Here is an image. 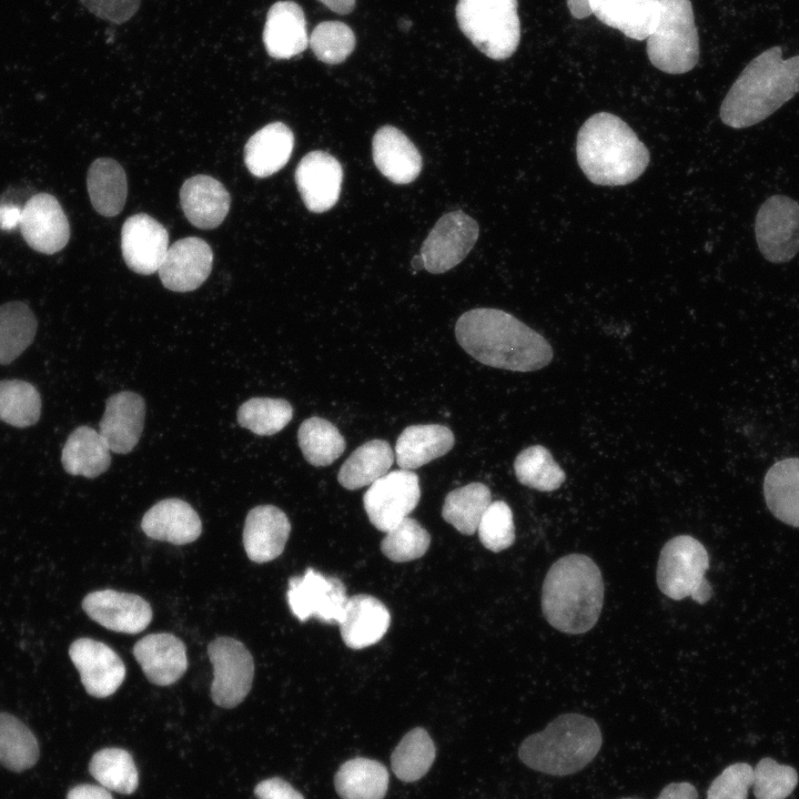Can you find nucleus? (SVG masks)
Here are the masks:
<instances>
[{"label": "nucleus", "mask_w": 799, "mask_h": 799, "mask_svg": "<svg viewBox=\"0 0 799 799\" xmlns=\"http://www.w3.org/2000/svg\"><path fill=\"white\" fill-rule=\"evenodd\" d=\"M567 6L576 19H584L593 13L589 0H567Z\"/></svg>", "instance_id": "nucleus-55"}, {"label": "nucleus", "mask_w": 799, "mask_h": 799, "mask_svg": "<svg viewBox=\"0 0 799 799\" xmlns=\"http://www.w3.org/2000/svg\"><path fill=\"white\" fill-rule=\"evenodd\" d=\"M490 503L489 488L483 483H471L446 495L442 516L459 533L473 535Z\"/></svg>", "instance_id": "nucleus-36"}, {"label": "nucleus", "mask_w": 799, "mask_h": 799, "mask_svg": "<svg viewBox=\"0 0 799 799\" xmlns=\"http://www.w3.org/2000/svg\"><path fill=\"white\" fill-rule=\"evenodd\" d=\"M266 52L274 59H291L309 45L306 20L294 1H277L267 11L263 30Z\"/></svg>", "instance_id": "nucleus-23"}, {"label": "nucleus", "mask_w": 799, "mask_h": 799, "mask_svg": "<svg viewBox=\"0 0 799 799\" xmlns=\"http://www.w3.org/2000/svg\"><path fill=\"white\" fill-rule=\"evenodd\" d=\"M355 43L353 30L341 21H323L309 37V45L315 57L328 64H338L346 60Z\"/></svg>", "instance_id": "nucleus-46"}, {"label": "nucleus", "mask_w": 799, "mask_h": 799, "mask_svg": "<svg viewBox=\"0 0 799 799\" xmlns=\"http://www.w3.org/2000/svg\"><path fill=\"white\" fill-rule=\"evenodd\" d=\"M133 655L144 675L154 685L169 686L188 669L185 645L172 634H150L135 643Z\"/></svg>", "instance_id": "nucleus-22"}, {"label": "nucleus", "mask_w": 799, "mask_h": 799, "mask_svg": "<svg viewBox=\"0 0 799 799\" xmlns=\"http://www.w3.org/2000/svg\"><path fill=\"white\" fill-rule=\"evenodd\" d=\"M21 209L16 206L0 208V227L11 230L19 225Z\"/></svg>", "instance_id": "nucleus-54"}, {"label": "nucleus", "mask_w": 799, "mask_h": 799, "mask_svg": "<svg viewBox=\"0 0 799 799\" xmlns=\"http://www.w3.org/2000/svg\"><path fill=\"white\" fill-rule=\"evenodd\" d=\"M41 415V396L30 383L0 381V419L16 427L36 424Z\"/></svg>", "instance_id": "nucleus-43"}, {"label": "nucleus", "mask_w": 799, "mask_h": 799, "mask_svg": "<svg viewBox=\"0 0 799 799\" xmlns=\"http://www.w3.org/2000/svg\"><path fill=\"white\" fill-rule=\"evenodd\" d=\"M69 655L87 692L97 698L114 694L125 678V666L105 644L92 638L74 640Z\"/></svg>", "instance_id": "nucleus-15"}, {"label": "nucleus", "mask_w": 799, "mask_h": 799, "mask_svg": "<svg viewBox=\"0 0 799 799\" xmlns=\"http://www.w3.org/2000/svg\"><path fill=\"white\" fill-rule=\"evenodd\" d=\"M435 745L423 728L408 731L394 749L391 757L392 770L404 782L421 779L435 759Z\"/></svg>", "instance_id": "nucleus-39"}, {"label": "nucleus", "mask_w": 799, "mask_h": 799, "mask_svg": "<svg viewBox=\"0 0 799 799\" xmlns=\"http://www.w3.org/2000/svg\"><path fill=\"white\" fill-rule=\"evenodd\" d=\"M291 523L283 510L273 505L252 508L244 523L243 546L247 557L257 564L277 558L284 550Z\"/></svg>", "instance_id": "nucleus-21"}, {"label": "nucleus", "mask_w": 799, "mask_h": 799, "mask_svg": "<svg viewBox=\"0 0 799 799\" xmlns=\"http://www.w3.org/2000/svg\"><path fill=\"white\" fill-rule=\"evenodd\" d=\"M411 265H412V267H413L415 271H419V270H422V269H425V264H424V260H423L422 255H421V254H419V255H415V256L412 259Z\"/></svg>", "instance_id": "nucleus-57"}, {"label": "nucleus", "mask_w": 799, "mask_h": 799, "mask_svg": "<svg viewBox=\"0 0 799 799\" xmlns=\"http://www.w3.org/2000/svg\"><path fill=\"white\" fill-rule=\"evenodd\" d=\"M799 92V55L782 58L772 47L752 59L726 94L721 121L734 129L758 124Z\"/></svg>", "instance_id": "nucleus-2"}, {"label": "nucleus", "mask_w": 799, "mask_h": 799, "mask_svg": "<svg viewBox=\"0 0 799 799\" xmlns=\"http://www.w3.org/2000/svg\"><path fill=\"white\" fill-rule=\"evenodd\" d=\"M94 16L113 23H123L140 8L141 0H80Z\"/></svg>", "instance_id": "nucleus-50"}, {"label": "nucleus", "mask_w": 799, "mask_h": 799, "mask_svg": "<svg viewBox=\"0 0 799 799\" xmlns=\"http://www.w3.org/2000/svg\"><path fill=\"white\" fill-rule=\"evenodd\" d=\"M91 776L100 786L130 795L139 785V773L131 755L121 748H104L93 755L89 765Z\"/></svg>", "instance_id": "nucleus-41"}, {"label": "nucleus", "mask_w": 799, "mask_h": 799, "mask_svg": "<svg viewBox=\"0 0 799 799\" xmlns=\"http://www.w3.org/2000/svg\"><path fill=\"white\" fill-rule=\"evenodd\" d=\"M87 188L91 204L99 214L114 216L122 211L128 184L125 172L115 160H94L88 171Z\"/></svg>", "instance_id": "nucleus-33"}, {"label": "nucleus", "mask_w": 799, "mask_h": 799, "mask_svg": "<svg viewBox=\"0 0 799 799\" xmlns=\"http://www.w3.org/2000/svg\"><path fill=\"white\" fill-rule=\"evenodd\" d=\"M18 226L26 243L43 254L61 251L70 239L68 218L49 193H37L26 202Z\"/></svg>", "instance_id": "nucleus-14"}, {"label": "nucleus", "mask_w": 799, "mask_h": 799, "mask_svg": "<svg viewBox=\"0 0 799 799\" xmlns=\"http://www.w3.org/2000/svg\"><path fill=\"white\" fill-rule=\"evenodd\" d=\"M286 598L292 614L301 621L315 617L334 625L341 621L348 597L340 578L307 568L290 578Z\"/></svg>", "instance_id": "nucleus-12"}, {"label": "nucleus", "mask_w": 799, "mask_h": 799, "mask_svg": "<svg viewBox=\"0 0 799 799\" xmlns=\"http://www.w3.org/2000/svg\"><path fill=\"white\" fill-rule=\"evenodd\" d=\"M37 318L23 302L0 305V364L13 362L33 342Z\"/></svg>", "instance_id": "nucleus-37"}, {"label": "nucleus", "mask_w": 799, "mask_h": 799, "mask_svg": "<svg viewBox=\"0 0 799 799\" xmlns=\"http://www.w3.org/2000/svg\"><path fill=\"white\" fill-rule=\"evenodd\" d=\"M67 799H113V797L100 785H79L70 789Z\"/></svg>", "instance_id": "nucleus-53"}, {"label": "nucleus", "mask_w": 799, "mask_h": 799, "mask_svg": "<svg viewBox=\"0 0 799 799\" xmlns=\"http://www.w3.org/2000/svg\"><path fill=\"white\" fill-rule=\"evenodd\" d=\"M752 783L754 768L747 762L732 763L712 780L707 799H747Z\"/></svg>", "instance_id": "nucleus-49"}, {"label": "nucleus", "mask_w": 799, "mask_h": 799, "mask_svg": "<svg viewBox=\"0 0 799 799\" xmlns=\"http://www.w3.org/2000/svg\"><path fill=\"white\" fill-rule=\"evenodd\" d=\"M141 528L152 539L185 545L199 538L202 523L190 504L179 498H166L143 515Z\"/></svg>", "instance_id": "nucleus-24"}, {"label": "nucleus", "mask_w": 799, "mask_h": 799, "mask_svg": "<svg viewBox=\"0 0 799 799\" xmlns=\"http://www.w3.org/2000/svg\"><path fill=\"white\" fill-rule=\"evenodd\" d=\"M213 666L211 698L223 708H234L251 690L254 677V661L251 653L239 640L218 637L208 646Z\"/></svg>", "instance_id": "nucleus-9"}, {"label": "nucleus", "mask_w": 799, "mask_h": 799, "mask_svg": "<svg viewBox=\"0 0 799 799\" xmlns=\"http://www.w3.org/2000/svg\"><path fill=\"white\" fill-rule=\"evenodd\" d=\"M453 432L439 424L407 426L395 445L397 465L403 469L418 468L444 456L454 446Z\"/></svg>", "instance_id": "nucleus-30"}, {"label": "nucleus", "mask_w": 799, "mask_h": 799, "mask_svg": "<svg viewBox=\"0 0 799 799\" xmlns=\"http://www.w3.org/2000/svg\"><path fill=\"white\" fill-rule=\"evenodd\" d=\"M394 453L388 442L372 439L357 447L341 466L337 481L346 489L373 484L388 473Z\"/></svg>", "instance_id": "nucleus-34"}, {"label": "nucleus", "mask_w": 799, "mask_h": 799, "mask_svg": "<svg viewBox=\"0 0 799 799\" xmlns=\"http://www.w3.org/2000/svg\"><path fill=\"white\" fill-rule=\"evenodd\" d=\"M212 264L211 246L200 237L190 236L169 246L158 272L166 289L190 292L208 279Z\"/></svg>", "instance_id": "nucleus-18"}, {"label": "nucleus", "mask_w": 799, "mask_h": 799, "mask_svg": "<svg viewBox=\"0 0 799 799\" xmlns=\"http://www.w3.org/2000/svg\"><path fill=\"white\" fill-rule=\"evenodd\" d=\"M477 533L487 549L498 553L515 540V525L510 507L503 500L492 502L483 514Z\"/></svg>", "instance_id": "nucleus-48"}, {"label": "nucleus", "mask_w": 799, "mask_h": 799, "mask_svg": "<svg viewBox=\"0 0 799 799\" xmlns=\"http://www.w3.org/2000/svg\"><path fill=\"white\" fill-rule=\"evenodd\" d=\"M455 336L478 362L514 372L537 371L550 363V344L512 314L497 309H473L459 316Z\"/></svg>", "instance_id": "nucleus-1"}, {"label": "nucleus", "mask_w": 799, "mask_h": 799, "mask_svg": "<svg viewBox=\"0 0 799 799\" xmlns=\"http://www.w3.org/2000/svg\"><path fill=\"white\" fill-rule=\"evenodd\" d=\"M421 497L418 476L408 469L391 471L370 485L363 496L370 522L388 532L414 510Z\"/></svg>", "instance_id": "nucleus-11"}, {"label": "nucleus", "mask_w": 799, "mask_h": 799, "mask_svg": "<svg viewBox=\"0 0 799 799\" xmlns=\"http://www.w3.org/2000/svg\"><path fill=\"white\" fill-rule=\"evenodd\" d=\"M478 231L476 221L463 211L444 214L422 245L425 269L439 274L456 266L474 246Z\"/></svg>", "instance_id": "nucleus-13"}, {"label": "nucleus", "mask_w": 799, "mask_h": 799, "mask_svg": "<svg viewBox=\"0 0 799 799\" xmlns=\"http://www.w3.org/2000/svg\"><path fill=\"white\" fill-rule=\"evenodd\" d=\"M763 496L776 518L799 528V457L778 461L768 469Z\"/></svg>", "instance_id": "nucleus-31"}, {"label": "nucleus", "mask_w": 799, "mask_h": 799, "mask_svg": "<svg viewBox=\"0 0 799 799\" xmlns=\"http://www.w3.org/2000/svg\"><path fill=\"white\" fill-rule=\"evenodd\" d=\"M334 783L342 799H383L388 788V771L376 760L358 757L340 767Z\"/></svg>", "instance_id": "nucleus-35"}, {"label": "nucleus", "mask_w": 799, "mask_h": 799, "mask_svg": "<svg viewBox=\"0 0 799 799\" xmlns=\"http://www.w3.org/2000/svg\"><path fill=\"white\" fill-rule=\"evenodd\" d=\"M708 568L709 556L705 546L690 535H678L666 542L660 550L657 586L671 599L691 597L705 604L712 595V588L705 578Z\"/></svg>", "instance_id": "nucleus-8"}, {"label": "nucleus", "mask_w": 799, "mask_h": 799, "mask_svg": "<svg viewBox=\"0 0 799 799\" xmlns=\"http://www.w3.org/2000/svg\"><path fill=\"white\" fill-rule=\"evenodd\" d=\"M330 10L338 14H347L353 11L355 7V0H318Z\"/></svg>", "instance_id": "nucleus-56"}, {"label": "nucleus", "mask_w": 799, "mask_h": 799, "mask_svg": "<svg viewBox=\"0 0 799 799\" xmlns=\"http://www.w3.org/2000/svg\"><path fill=\"white\" fill-rule=\"evenodd\" d=\"M254 793L257 799H304L287 781L277 777L257 783Z\"/></svg>", "instance_id": "nucleus-51"}, {"label": "nucleus", "mask_w": 799, "mask_h": 799, "mask_svg": "<svg viewBox=\"0 0 799 799\" xmlns=\"http://www.w3.org/2000/svg\"><path fill=\"white\" fill-rule=\"evenodd\" d=\"M429 544L428 532L417 520L406 517L386 532L381 549L388 559L404 563L422 557Z\"/></svg>", "instance_id": "nucleus-45"}, {"label": "nucleus", "mask_w": 799, "mask_h": 799, "mask_svg": "<svg viewBox=\"0 0 799 799\" xmlns=\"http://www.w3.org/2000/svg\"><path fill=\"white\" fill-rule=\"evenodd\" d=\"M596 18L634 40H645L659 17L658 0H589Z\"/></svg>", "instance_id": "nucleus-29"}, {"label": "nucleus", "mask_w": 799, "mask_h": 799, "mask_svg": "<svg viewBox=\"0 0 799 799\" xmlns=\"http://www.w3.org/2000/svg\"><path fill=\"white\" fill-rule=\"evenodd\" d=\"M755 235L767 261H790L799 252V203L787 195L769 196L757 212Z\"/></svg>", "instance_id": "nucleus-10"}, {"label": "nucleus", "mask_w": 799, "mask_h": 799, "mask_svg": "<svg viewBox=\"0 0 799 799\" xmlns=\"http://www.w3.org/2000/svg\"><path fill=\"white\" fill-rule=\"evenodd\" d=\"M455 14L461 31L488 58L505 60L516 51L517 0H458Z\"/></svg>", "instance_id": "nucleus-6"}, {"label": "nucleus", "mask_w": 799, "mask_h": 799, "mask_svg": "<svg viewBox=\"0 0 799 799\" xmlns=\"http://www.w3.org/2000/svg\"><path fill=\"white\" fill-rule=\"evenodd\" d=\"M343 180L340 162L323 151H312L302 158L295 170V183L311 212L322 213L335 205Z\"/></svg>", "instance_id": "nucleus-19"}, {"label": "nucleus", "mask_w": 799, "mask_h": 799, "mask_svg": "<svg viewBox=\"0 0 799 799\" xmlns=\"http://www.w3.org/2000/svg\"><path fill=\"white\" fill-rule=\"evenodd\" d=\"M657 799H698V792L689 782H671L660 791Z\"/></svg>", "instance_id": "nucleus-52"}, {"label": "nucleus", "mask_w": 799, "mask_h": 799, "mask_svg": "<svg viewBox=\"0 0 799 799\" xmlns=\"http://www.w3.org/2000/svg\"><path fill=\"white\" fill-rule=\"evenodd\" d=\"M297 442L307 463L313 466H328L345 449V439L330 421L313 416L299 427Z\"/></svg>", "instance_id": "nucleus-38"}, {"label": "nucleus", "mask_w": 799, "mask_h": 799, "mask_svg": "<svg viewBox=\"0 0 799 799\" xmlns=\"http://www.w3.org/2000/svg\"><path fill=\"white\" fill-rule=\"evenodd\" d=\"M514 471L520 484L540 492L556 490L566 479L563 468L542 445L522 451L515 458Z\"/></svg>", "instance_id": "nucleus-42"}, {"label": "nucleus", "mask_w": 799, "mask_h": 799, "mask_svg": "<svg viewBox=\"0 0 799 799\" xmlns=\"http://www.w3.org/2000/svg\"><path fill=\"white\" fill-rule=\"evenodd\" d=\"M38 757L39 746L31 730L14 716L0 712V763L19 772L31 768Z\"/></svg>", "instance_id": "nucleus-40"}, {"label": "nucleus", "mask_w": 799, "mask_h": 799, "mask_svg": "<svg viewBox=\"0 0 799 799\" xmlns=\"http://www.w3.org/2000/svg\"><path fill=\"white\" fill-rule=\"evenodd\" d=\"M372 155L380 172L396 184L413 182L422 170L418 150L402 131L391 125L376 131Z\"/></svg>", "instance_id": "nucleus-25"}, {"label": "nucleus", "mask_w": 799, "mask_h": 799, "mask_svg": "<svg viewBox=\"0 0 799 799\" xmlns=\"http://www.w3.org/2000/svg\"><path fill=\"white\" fill-rule=\"evenodd\" d=\"M82 608L92 620L118 633L139 634L152 620V608L145 599L113 589L88 594Z\"/></svg>", "instance_id": "nucleus-16"}, {"label": "nucleus", "mask_w": 799, "mask_h": 799, "mask_svg": "<svg viewBox=\"0 0 799 799\" xmlns=\"http://www.w3.org/2000/svg\"><path fill=\"white\" fill-rule=\"evenodd\" d=\"M604 580L598 566L581 554L557 559L542 587V610L555 629L577 635L597 623L604 603Z\"/></svg>", "instance_id": "nucleus-3"}, {"label": "nucleus", "mask_w": 799, "mask_h": 799, "mask_svg": "<svg viewBox=\"0 0 799 799\" xmlns=\"http://www.w3.org/2000/svg\"><path fill=\"white\" fill-rule=\"evenodd\" d=\"M601 744V731L595 720L580 714H564L524 739L518 757L533 770L562 777L585 768Z\"/></svg>", "instance_id": "nucleus-5"}, {"label": "nucleus", "mask_w": 799, "mask_h": 799, "mask_svg": "<svg viewBox=\"0 0 799 799\" xmlns=\"http://www.w3.org/2000/svg\"><path fill=\"white\" fill-rule=\"evenodd\" d=\"M798 785L797 770L776 760L762 758L754 769V793L756 799H786Z\"/></svg>", "instance_id": "nucleus-47"}, {"label": "nucleus", "mask_w": 799, "mask_h": 799, "mask_svg": "<svg viewBox=\"0 0 799 799\" xmlns=\"http://www.w3.org/2000/svg\"><path fill=\"white\" fill-rule=\"evenodd\" d=\"M181 208L196 227L214 229L229 213L231 198L224 185L209 175L188 179L180 190Z\"/></svg>", "instance_id": "nucleus-27"}, {"label": "nucleus", "mask_w": 799, "mask_h": 799, "mask_svg": "<svg viewBox=\"0 0 799 799\" xmlns=\"http://www.w3.org/2000/svg\"><path fill=\"white\" fill-rule=\"evenodd\" d=\"M577 161L586 178L598 185H625L649 164V152L633 129L608 112L591 115L576 141Z\"/></svg>", "instance_id": "nucleus-4"}, {"label": "nucleus", "mask_w": 799, "mask_h": 799, "mask_svg": "<svg viewBox=\"0 0 799 799\" xmlns=\"http://www.w3.org/2000/svg\"><path fill=\"white\" fill-rule=\"evenodd\" d=\"M111 449L102 435L92 427L80 426L68 437L61 454L67 473L93 478L111 463Z\"/></svg>", "instance_id": "nucleus-32"}, {"label": "nucleus", "mask_w": 799, "mask_h": 799, "mask_svg": "<svg viewBox=\"0 0 799 799\" xmlns=\"http://www.w3.org/2000/svg\"><path fill=\"white\" fill-rule=\"evenodd\" d=\"M169 249L166 229L145 213L125 220L121 231L123 260L133 272L149 275L159 271Z\"/></svg>", "instance_id": "nucleus-17"}, {"label": "nucleus", "mask_w": 799, "mask_h": 799, "mask_svg": "<svg viewBox=\"0 0 799 799\" xmlns=\"http://www.w3.org/2000/svg\"><path fill=\"white\" fill-rule=\"evenodd\" d=\"M294 146L291 129L282 122H272L256 131L244 146V162L257 178L280 171L290 160Z\"/></svg>", "instance_id": "nucleus-28"}, {"label": "nucleus", "mask_w": 799, "mask_h": 799, "mask_svg": "<svg viewBox=\"0 0 799 799\" xmlns=\"http://www.w3.org/2000/svg\"><path fill=\"white\" fill-rule=\"evenodd\" d=\"M145 403L136 393L122 391L107 400L99 433L111 452L128 454L138 444L144 424Z\"/></svg>", "instance_id": "nucleus-20"}, {"label": "nucleus", "mask_w": 799, "mask_h": 799, "mask_svg": "<svg viewBox=\"0 0 799 799\" xmlns=\"http://www.w3.org/2000/svg\"><path fill=\"white\" fill-rule=\"evenodd\" d=\"M657 24L647 38L654 67L670 74L690 71L699 59V38L690 0H658Z\"/></svg>", "instance_id": "nucleus-7"}, {"label": "nucleus", "mask_w": 799, "mask_h": 799, "mask_svg": "<svg viewBox=\"0 0 799 799\" xmlns=\"http://www.w3.org/2000/svg\"><path fill=\"white\" fill-rule=\"evenodd\" d=\"M292 417V405L282 398L253 397L237 409L239 424L260 436L279 433Z\"/></svg>", "instance_id": "nucleus-44"}, {"label": "nucleus", "mask_w": 799, "mask_h": 799, "mask_svg": "<svg viewBox=\"0 0 799 799\" xmlns=\"http://www.w3.org/2000/svg\"><path fill=\"white\" fill-rule=\"evenodd\" d=\"M390 624L386 606L373 596L360 594L347 599L338 626L344 644L362 649L380 641Z\"/></svg>", "instance_id": "nucleus-26"}, {"label": "nucleus", "mask_w": 799, "mask_h": 799, "mask_svg": "<svg viewBox=\"0 0 799 799\" xmlns=\"http://www.w3.org/2000/svg\"><path fill=\"white\" fill-rule=\"evenodd\" d=\"M623 799H634V798H623Z\"/></svg>", "instance_id": "nucleus-58"}]
</instances>
